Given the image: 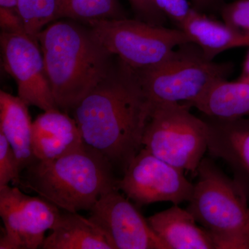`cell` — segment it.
Instances as JSON below:
<instances>
[{
    "label": "cell",
    "instance_id": "cell-1",
    "mask_svg": "<svg viewBox=\"0 0 249 249\" xmlns=\"http://www.w3.org/2000/svg\"><path fill=\"white\" fill-rule=\"evenodd\" d=\"M152 109L138 71L117 58L107 76L72 112L85 143L124 175L142 149Z\"/></svg>",
    "mask_w": 249,
    "mask_h": 249
},
{
    "label": "cell",
    "instance_id": "cell-2",
    "mask_svg": "<svg viewBox=\"0 0 249 249\" xmlns=\"http://www.w3.org/2000/svg\"><path fill=\"white\" fill-rule=\"evenodd\" d=\"M37 40L55 103L65 112L73 111L114 65V55L90 28L75 21L51 23L39 34Z\"/></svg>",
    "mask_w": 249,
    "mask_h": 249
},
{
    "label": "cell",
    "instance_id": "cell-3",
    "mask_svg": "<svg viewBox=\"0 0 249 249\" xmlns=\"http://www.w3.org/2000/svg\"><path fill=\"white\" fill-rule=\"evenodd\" d=\"M109 160L85 144L49 160H36L21 174L19 186L69 212L89 211L100 196L117 188Z\"/></svg>",
    "mask_w": 249,
    "mask_h": 249
},
{
    "label": "cell",
    "instance_id": "cell-4",
    "mask_svg": "<svg viewBox=\"0 0 249 249\" xmlns=\"http://www.w3.org/2000/svg\"><path fill=\"white\" fill-rule=\"evenodd\" d=\"M187 210L204 227L217 249H249V203L232 178L204 157Z\"/></svg>",
    "mask_w": 249,
    "mask_h": 249
},
{
    "label": "cell",
    "instance_id": "cell-5",
    "mask_svg": "<svg viewBox=\"0 0 249 249\" xmlns=\"http://www.w3.org/2000/svg\"><path fill=\"white\" fill-rule=\"evenodd\" d=\"M232 70L231 62L210 60L197 45L188 42L161 63L137 71L152 106L178 103L191 107L214 83L227 79Z\"/></svg>",
    "mask_w": 249,
    "mask_h": 249
},
{
    "label": "cell",
    "instance_id": "cell-6",
    "mask_svg": "<svg viewBox=\"0 0 249 249\" xmlns=\"http://www.w3.org/2000/svg\"><path fill=\"white\" fill-rule=\"evenodd\" d=\"M186 103H165L152 106L142 147L156 157L184 172L197 175L208 151V126L192 114Z\"/></svg>",
    "mask_w": 249,
    "mask_h": 249
},
{
    "label": "cell",
    "instance_id": "cell-7",
    "mask_svg": "<svg viewBox=\"0 0 249 249\" xmlns=\"http://www.w3.org/2000/svg\"><path fill=\"white\" fill-rule=\"evenodd\" d=\"M88 27L109 53L137 71L161 63L179 46L191 42L181 29L138 19H106Z\"/></svg>",
    "mask_w": 249,
    "mask_h": 249
},
{
    "label": "cell",
    "instance_id": "cell-8",
    "mask_svg": "<svg viewBox=\"0 0 249 249\" xmlns=\"http://www.w3.org/2000/svg\"><path fill=\"white\" fill-rule=\"evenodd\" d=\"M117 188L137 206L157 202H189L194 191L184 171L156 157L145 147L119 178Z\"/></svg>",
    "mask_w": 249,
    "mask_h": 249
},
{
    "label": "cell",
    "instance_id": "cell-9",
    "mask_svg": "<svg viewBox=\"0 0 249 249\" xmlns=\"http://www.w3.org/2000/svg\"><path fill=\"white\" fill-rule=\"evenodd\" d=\"M61 212L42 197L23 193L17 186L0 187V216L5 233L0 249L40 248L45 232L52 230Z\"/></svg>",
    "mask_w": 249,
    "mask_h": 249
},
{
    "label": "cell",
    "instance_id": "cell-10",
    "mask_svg": "<svg viewBox=\"0 0 249 249\" xmlns=\"http://www.w3.org/2000/svg\"><path fill=\"white\" fill-rule=\"evenodd\" d=\"M89 211V219L112 249H170L118 188L103 194Z\"/></svg>",
    "mask_w": 249,
    "mask_h": 249
},
{
    "label": "cell",
    "instance_id": "cell-11",
    "mask_svg": "<svg viewBox=\"0 0 249 249\" xmlns=\"http://www.w3.org/2000/svg\"><path fill=\"white\" fill-rule=\"evenodd\" d=\"M0 46L5 70L17 83L18 97L44 111L59 109L38 41L27 34L1 32Z\"/></svg>",
    "mask_w": 249,
    "mask_h": 249
},
{
    "label": "cell",
    "instance_id": "cell-12",
    "mask_svg": "<svg viewBox=\"0 0 249 249\" xmlns=\"http://www.w3.org/2000/svg\"><path fill=\"white\" fill-rule=\"evenodd\" d=\"M202 118L208 126V152L229 166L249 203V116L221 119L203 114Z\"/></svg>",
    "mask_w": 249,
    "mask_h": 249
},
{
    "label": "cell",
    "instance_id": "cell-13",
    "mask_svg": "<svg viewBox=\"0 0 249 249\" xmlns=\"http://www.w3.org/2000/svg\"><path fill=\"white\" fill-rule=\"evenodd\" d=\"M85 144L76 121L60 109L45 111L33 122V150L37 160H55Z\"/></svg>",
    "mask_w": 249,
    "mask_h": 249
},
{
    "label": "cell",
    "instance_id": "cell-14",
    "mask_svg": "<svg viewBox=\"0 0 249 249\" xmlns=\"http://www.w3.org/2000/svg\"><path fill=\"white\" fill-rule=\"evenodd\" d=\"M170 249H217L213 239L187 209L178 204L147 218Z\"/></svg>",
    "mask_w": 249,
    "mask_h": 249
},
{
    "label": "cell",
    "instance_id": "cell-15",
    "mask_svg": "<svg viewBox=\"0 0 249 249\" xmlns=\"http://www.w3.org/2000/svg\"><path fill=\"white\" fill-rule=\"evenodd\" d=\"M181 29L210 60L229 49L249 47V35L193 8Z\"/></svg>",
    "mask_w": 249,
    "mask_h": 249
},
{
    "label": "cell",
    "instance_id": "cell-16",
    "mask_svg": "<svg viewBox=\"0 0 249 249\" xmlns=\"http://www.w3.org/2000/svg\"><path fill=\"white\" fill-rule=\"evenodd\" d=\"M28 107L18 96L0 91V132L14 150L21 173L37 160L33 150V122Z\"/></svg>",
    "mask_w": 249,
    "mask_h": 249
},
{
    "label": "cell",
    "instance_id": "cell-17",
    "mask_svg": "<svg viewBox=\"0 0 249 249\" xmlns=\"http://www.w3.org/2000/svg\"><path fill=\"white\" fill-rule=\"evenodd\" d=\"M42 249H112L102 232L89 218L78 213H61Z\"/></svg>",
    "mask_w": 249,
    "mask_h": 249
},
{
    "label": "cell",
    "instance_id": "cell-18",
    "mask_svg": "<svg viewBox=\"0 0 249 249\" xmlns=\"http://www.w3.org/2000/svg\"><path fill=\"white\" fill-rule=\"evenodd\" d=\"M191 106L211 117L249 116V82L219 80Z\"/></svg>",
    "mask_w": 249,
    "mask_h": 249
},
{
    "label": "cell",
    "instance_id": "cell-19",
    "mask_svg": "<svg viewBox=\"0 0 249 249\" xmlns=\"http://www.w3.org/2000/svg\"><path fill=\"white\" fill-rule=\"evenodd\" d=\"M126 18L119 0H61L60 18L88 26L98 21Z\"/></svg>",
    "mask_w": 249,
    "mask_h": 249
},
{
    "label": "cell",
    "instance_id": "cell-20",
    "mask_svg": "<svg viewBox=\"0 0 249 249\" xmlns=\"http://www.w3.org/2000/svg\"><path fill=\"white\" fill-rule=\"evenodd\" d=\"M61 0H18V10L27 35L37 40L47 25L60 19Z\"/></svg>",
    "mask_w": 249,
    "mask_h": 249
},
{
    "label": "cell",
    "instance_id": "cell-21",
    "mask_svg": "<svg viewBox=\"0 0 249 249\" xmlns=\"http://www.w3.org/2000/svg\"><path fill=\"white\" fill-rule=\"evenodd\" d=\"M21 174L14 150L0 132V187L8 186L9 183L19 186Z\"/></svg>",
    "mask_w": 249,
    "mask_h": 249
},
{
    "label": "cell",
    "instance_id": "cell-22",
    "mask_svg": "<svg viewBox=\"0 0 249 249\" xmlns=\"http://www.w3.org/2000/svg\"><path fill=\"white\" fill-rule=\"evenodd\" d=\"M223 22L249 36V0H235L221 8Z\"/></svg>",
    "mask_w": 249,
    "mask_h": 249
},
{
    "label": "cell",
    "instance_id": "cell-23",
    "mask_svg": "<svg viewBox=\"0 0 249 249\" xmlns=\"http://www.w3.org/2000/svg\"><path fill=\"white\" fill-rule=\"evenodd\" d=\"M133 10L136 19L143 22L164 26L167 18L156 4L155 0H127Z\"/></svg>",
    "mask_w": 249,
    "mask_h": 249
},
{
    "label": "cell",
    "instance_id": "cell-24",
    "mask_svg": "<svg viewBox=\"0 0 249 249\" xmlns=\"http://www.w3.org/2000/svg\"><path fill=\"white\" fill-rule=\"evenodd\" d=\"M155 1L167 19H170L176 28L181 29L191 12V3L188 0H155Z\"/></svg>",
    "mask_w": 249,
    "mask_h": 249
},
{
    "label": "cell",
    "instance_id": "cell-25",
    "mask_svg": "<svg viewBox=\"0 0 249 249\" xmlns=\"http://www.w3.org/2000/svg\"><path fill=\"white\" fill-rule=\"evenodd\" d=\"M0 26L3 33L27 34L19 14L2 8H0Z\"/></svg>",
    "mask_w": 249,
    "mask_h": 249
},
{
    "label": "cell",
    "instance_id": "cell-26",
    "mask_svg": "<svg viewBox=\"0 0 249 249\" xmlns=\"http://www.w3.org/2000/svg\"><path fill=\"white\" fill-rule=\"evenodd\" d=\"M226 0H190L192 8L201 13L214 11L222 7Z\"/></svg>",
    "mask_w": 249,
    "mask_h": 249
},
{
    "label": "cell",
    "instance_id": "cell-27",
    "mask_svg": "<svg viewBox=\"0 0 249 249\" xmlns=\"http://www.w3.org/2000/svg\"><path fill=\"white\" fill-rule=\"evenodd\" d=\"M237 80L249 82V50L247 55H246L245 61L243 62L240 76L239 77Z\"/></svg>",
    "mask_w": 249,
    "mask_h": 249
},
{
    "label": "cell",
    "instance_id": "cell-28",
    "mask_svg": "<svg viewBox=\"0 0 249 249\" xmlns=\"http://www.w3.org/2000/svg\"><path fill=\"white\" fill-rule=\"evenodd\" d=\"M0 8L18 13V0H0Z\"/></svg>",
    "mask_w": 249,
    "mask_h": 249
}]
</instances>
